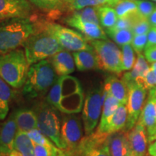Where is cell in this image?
Returning <instances> with one entry per match:
<instances>
[{
	"label": "cell",
	"mask_w": 156,
	"mask_h": 156,
	"mask_svg": "<svg viewBox=\"0 0 156 156\" xmlns=\"http://www.w3.org/2000/svg\"><path fill=\"white\" fill-rule=\"evenodd\" d=\"M148 22L151 24V27H156V7L154 9L153 12L148 17Z\"/></svg>",
	"instance_id": "7bdbcfd3"
},
{
	"label": "cell",
	"mask_w": 156,
	"mask_h": 156,
	"mask_svg": "<svg viewBox=\"0 0 156 156\" xmlns=\"http://www.w3.org/2000/svg\"><path fill=\"white\" fill-rule=\"evenodd\" d=\"M30 139L34 144L42 145H53L54 142L51 140L49 138L43 134L41 131L38 128L34 129L27 132Z\"/></svg>",
	"instance_id": "8d00e7d4"
},
{
	"label": "cell",
	"mask_w": 156,
	"mask_h": 156,
	"mask_svg": "<svg viewBox=\"0 0 156 156\" xmlns=\"http://www.w3.org/2000/svg\"><path fill=\"white\" fill-rule=\"evenodd\" d=\"M40 28L33 17H13L0 20V54L17 49Z\"/></svg>",
	"instance_id": "7a4b0ae2"
},
{
	"label": "cell",
	"mask_w": 156,
	"mask_h": 156,
	"mask_svg": "<svg viewBox=\"0 0 156 156\" xmlns=\"http://www.w3.org/2000/svg\"><path fill=\"white\" fill-rule=\"evenodd\" d=\"M126 156H131V155H130V153H129L127 154V155H126Z\"/></svg>",
	"instance_id": "bcb514c9"
},
{
	"label": "cell",
	"mask_w": 156,
	"mask_h": 156,
	"mask_svg": "<svg viewBox=\"0 0 156 156\" xmlns=\"http://www.w3.org/2000/svg\"><path fill=\"white\" fill-rule=\"evenodd\" d=\"M64 23L70 27L77 29L87 40H106L108 39L106 31L101 25L82 20L73 15H68L64 19Z\"/></svg>",
	"instance_id": "4fadbf2b"
},
{
	"label": "cell",
	"mask_w": 156,
	"mask_h": 156,
	"mask_svg": "<svg viewBox=\"0 0 156 156\" xmlns=\"http://www.w3.org/2000/svg\"><path fill=\"white\" fill-rule=\"evenodd\" d=\"M100 24L105 29L112 28L116 25L118 17L114 7L110 6H101L98 8Z\"/></svg>",
	"instance_id": "83f0119b"
},
{
	"label": "cell",
	"mask_w": 156,
	"mask_h": 156,
	"mask_svg": "<svg viewBox=\"0 0 156 156\" xmlns=\"http://www.w3.org/2000/svg\"><path fill=\"white\" fill-rule=\"evenodd\" d=\"M17 131L28 132L38 128V119L34 109L20 108L14 112Z\"/></svg>",
	"instance_id": "44dd1931"
},
{
	"label": "cell",
	"mask_w": 156,
	"mask_h": 156,
	"mask_svg": "<svg viewBox=\"0 0 156 156\" xmlns=\"http://www.w3.org/2000/svg\"><path fill=\"white\" fill-rule=\"evenodd\" d=\"M153 1H154V2H156V0H153Z\"/></svg>",
	"instance_id": "681fc988"
},
{
	"label": "cell",
	"mask_w": 156,
	"mask_h": 156,
	"mask_svg": "<svg viewBox=\"0 0 156 156\" xmlns=\"http://www.w3.org/2000/svg\"><path fill=\"white\" fill-rule=\"evenodd\" d=\"M120 0H112V7H114L116 5L118 2H119Z\"/></svg>",
	"instance_id": "ee69618b"
},
{
	"label": "cell",
	"mask_w": 156,
	"mask_h": 156,
	"mask_svg": "<svg viewBox=\"0 0 156 156\" xmlns=\"http://www.w3.org/2000/svg\"><path fill=\"white\" fill-rule=\"evenodd\" d=\"M136 3L139 15L147 19L156 7V5L147 0H136Z\"/></svg>",
	"instance_id": "74e56055"
},
{
	"label": "cell",
	"mask_w": 156,
	"mask_h": 156,
	"mask_svg": "<svg viewBox=\"0 0 156 156\" xmlns=\"http://www.w3.org/2000/svg\"><path fill=\"white\" fill-rule=\"evenodd\" d=\"M146 156H151V155H148V154H147V155H146Z\"/></svg>",
	"instance_id": "c3c4849f"
},
{
	"label": "cell",
	"mask_w": 156,
	"mask_h": 156,
	"mask_svg": "<svg viewBox=\"0 0 156 156\" xmlns=\"http://www.w3.org/2000/svg\"><path fill=\"white\" fill-rule=\"evenodd\" d=\"M149 70L150 66L145 56L142 55V54H137V58L134 67L129 71H126V73L122 75V79L127 87L134 83H140L142 85L144 77Z\"/></svg>",
	"instance_id": "d6986e66"
},
{
	"label": "cell",
	"mask_w": 156,
	"mask_h": 156,
	"mask_svg": "<svg viewBox=\"0 0 156 156\" xmlns=\"http://www.w3.org/2000/svg\"><path fill=\"white\" fill-rule=\"evenodd\" d=\"M151 28V25L148 22L147 18H144L142 16H140L139 13H136L134 15L133 23L131 30L133 33L134 36L136 35H142V34H147L149 32L150 29Z\"/></svg>",
	"instance_id": "d590c367"
},
{
	"label": "cell",
	"mask_w": 156,
	"mask_h": 156,
	"mask_svg": "<svg viewBox=\"0 0 156 156\" xmlns=\"http://www.w3.org/2000/svg\"><path fill=\"white\" fill-rule=\"evenodd\" d=\"M25 54L30 65L51 57L54 54L64 50L55 37L42 28L30 36L23 45Z\"/></svg>",
	"instance_id": "5b68a950"
},
{
	"label": "cell",
	"mask_w": 156,
	"mask_h": 156,
	"mask_svg": "<svg viewBox=\"0 0 156 156\" xmlns=\"http://www.w3.org/2000/svg\"><path fill=\"white\" fill-rule=\"evenodd\" d=\"M58 76L69 75L75 69V63L73 56L69 51L62 50L48 58Z\"/></svg>",
	"instance_id": "ac0fdd59"
},
{
	"label": "cell",
	"mask_w": 156,
	"mask_h": 156,
	"mask_svg": "<svg viewBox=\"0 0 156 156\" xmlns=\"http://www.w3.org/2000/svg\"><path fill=\"white\" fill-rule=\"evenodd\" d=\"M46 101L59 112L66 114H75L83 108L85 95L77 78L66 75L58 77L51 87Z\"/></svg>",
	"instance_id": "6da1fadb"
},
{
	"label": "cell",
	"mask_w": 156,
	"mask_h": 156,
	"mask_svg": "<svg viewBox=\"0 0 156 156\" xmlns=\"http://www.w3.org/2000/svg\"><path fill=\"white\" fill-rule=\"evenodd\" d=\"M33 8L28 0H0V20L13 17H28Z\"/></svg>",
	"instance_id": "9a60e30c"
},
{
	"label": "cell",
	"mask_w": 156,
	"mask_h": 156,
	"mask_svg": "<svg viewBox=\"0 0 156 156\" xmlns=\"http://www.w3.org/2000/svg\"><path fill=\"white\" fill-rule=\"evenodd\" d=\"M48 59H44L29 67L23 94L28 98L44 95L49 90L58 77Z\"/></svg>",
	"instance_id": "3957f363"
},
{
	"label": "cell",
	"mask_w": 156,
	"mask_h": 156,
	"mask_svg": "<svg viewBox=\"0 0 156 156\" xmlns=\"http://www.w3.org/2000/svg\"><path fill=\"white\" fill-rule=\"evenodd\" d=\"M68 0H30L38 9L46 12H54L64 9Z\"/></svg>",
	"instance_id": "1f68e13d"
},
{
	"label": "cell",
	"mask_w": 156,
	"mask_h": 156,
	"mask_svg": "<svg viewBox=\"0 0 156 156\" xmlns=\"http://www.w3.org/2000/svg\"><path fill=\"white\" fill-rule=\"evenodd\" d=\"M65 156H73V155H70L69 153H68L66 151V155H65Z\"/></svg>",
	"instance_id": "f6af8a7d"
},
{
	"label": "cell",
	"mask_w": 156,
	"mask_h": 156,
	"mask_svg": "<svg viewBox=\"0 0 156 156\" xmlns=\"http://www.w3.org/2000/svg\"><path fill=\"white\" fill-rule=\"evenodd\" d=\"M144 54L148 63L156 62V46L146 48L144 51Z\"/></svg>",
	"instance_id": "60d3db41"
},
{
	"label": "cell",
	"mask_w": 156,
	"mask_h": 156,
	"mask_svg": "<svg viewBox=\"0 0 156 156\" xmlns=\"http://www.w3.org/2000/svg\"><path fill=\"white\" fill-rule=\"evenodd\" d=\"M34 110L38 119L39 129L49 138L56 147L67 151V145L62 137L61 122L56 109L47 101H41L37 103Z\"/></svg>",
	"instance_id": "8992f818"
},
{
	"label": "cell",
	"mask_w": 156,
	"mask_h": 156,
	"mask_svg": "<svg viewBox=\"0 0 156 156\" xmlns=\"http://www.w3.org/2000/svg\"><path fill=\"white\" fill-rule=\"evenodd\" d=\"M137 122L146 129L148 143L151 144L155 141L156 140V106L154 95L150 91Z\"/></svg>",
	"instance_id": "5bb4252c"
},
{
	"label": "cell",
	"mask_w": 156,
	"mask_h": 156,
	"mask_svg": "<svg viewBox=\"0 0 156 156\" xmlns=\"http://www.w3.org/2000/svg\"><path fill=\"white\" fill-rule=\"evenodd\" d=\"M0 156H4V154H2V153H0Z\"/></svg>",
	"instance_id": "7dc6e473"
},
{
	"label": "cell",
	"mask_w": 156,
	"mask_h": 156,
	"mask_svg": "<svg viewBox=\"0 0 156 156\" xmlns=\"http://www.w3.org/2000/svg\"><path fill=\"white\" fill-rule=\"evenodd\" d=\"M104 90L116 98L122 104L126 105L128 101L129 89L122 79L115 75L108 76L103 85Z\"/></svg>",
	"instance_id": "ffe728a7"
},
{
	"label": "cell",
	"mask_w": 156,
	"mask_h": 156,
	"mask_svg": "<svg viewBox=\"0 0 156 156\" xmlns=\"http://www.w3.org/2000/svg\"><path fill=\"white\" fill-rule=\"evenodd\" d=\"M129 96L126 103L127 107V121L125 128L123 130L129 132L136 124L141 114L145 98L147 95V89L142 84L134 83L129 85Z\"/></svg>",
	"instance_id": "8fae6325"
},
{
	"label": "cell",
	"mask_w": 156,
	"mask_h": 156,
	"mask_svg": "<svg viewBox=\"0 0 156 156\" xmlns=\"http://www.w3.org/2000/svg\"><path fill=\"white\" fill-rule=\"evenodd\" d=\"M17 132V126L13 112L0 127V153L8 155L14 150V141Z\"/></svg>",
	"instance_id": "e0dca14e"
},
{
	"label": "cell",
	"mask_w": 156,
	"mask_h": 156,
	"mask_svg": "<svg viewBox=\"0 0 156 156\" xmlns=\"http://www.w3.org/2000/svg\"><path fill=\"white\" fill-rule=\"evenodd\" d=\"M156 46V27H151L149 32L147 33V41L146 48Z\"/></svg>",
	"instance_id": "ab89813d"
},
{
	"label": "cell",
	"mask_w": 156,
	"mask_h": 156,
	"mask_svg": "<svg viewBox=\"0 0 156 156\" xmlns=\"http://www.w3.org/2000/svg\"><path fill=\"white\" fill-rule=\"evenodd\" d=\"M14 96L10 85L0 77V120H4L9 112V105Z\"/></svg>",
	"instance_id": "484cf974"
},
{
	"label": "cell",
	"mask_w": 156,
	"mask_h": 156,
	"mask_svg": "<svg viewBox=\"0 0 156 156\" xmlns=\"http://www.w3.org/2000/svg\"><path fill=\"white\" fill-rule=\"evenodd\" d=\"M14 150L23 156H35L34 144L26 132L17 131L14 141Z\"/></svg>",
	"instance_id": "4316f807"
},
{
	"label": "cell",
	"mask_w": 156,
	"mask_h": 156,
	"mask_svg": "<svg viewBox=\"0 0 156 156\" xmlns=\"http://www.w3.org/2000/svg\"><path fill=\"white\" fill-rule=\"evenodd\" d=\"M29 65L25 51L21 48L0 54V77L13 88L24 85Z\"/></svg>",
	"instance_id": "277c9868"
},
{
	"label": "cell",
	"mask_w": 156,
	"mask_h": 156,
	"mask_svg": "<svg viewBox=\"0 0 156 156\" xmlns=\"http://www.w3.org/2000/svg\"><path fill=\"white\" fill-rule=\"evenodd\" d=\"M108 134L95 131L83 137L73 153V156H112L108 142Z\"/></svg>",
	"instance_id": "30bf717a"
},
{
	"label": "cell",
	"mask_w": 156,
	"mask_h": 156,
	"mask_svg": "<svg viewBox=\"0 0 156 156\" xmlns=\"http://www.w3.org/2000/svg\"><path fill=\"white\" fill-rule=\"evenodd\" d=\"M114 7L118 18L129 16L137 12L136 0H120Z\"/></svg>",
	"instance_id": "d6a6232c"
},
{
	"label": "cell",
	"mask_w": 156,
	"mask_h": 156,
	"mask_svg": "<svg viewBox=\"0 0 156 156\" xmlns=\"http://www.w3.org/2000/svg\"><path fill=\"white\" fill-rule=\"evenodd\" d=\"M147 153L148 155L151 156H156V140L149 144L147 147Z\"/></svg>",
	"instance_id": "b9f144b4"
},
{
	"label": "cell",
	"mask_w": 156,
	"mask_h": 156,
	"mask_svg": "<svg viewBox=\"0 0 156 156\" xmlns=\"http://www.w3.org/2000/svg\"><path fill=\"white\" fill-rule=\"evenodd\" d=\"M96 54L100 69L109 73L120 75L122 73V51L112 41L93 40L90 41Z\"/></svg>",
	"instance_id": "ba28073f"
},
{
	"label": "cell",
	"mask_w": 156,
	"mask_h": 156,
	"mask_svg": "<svg viewBox=\"0 0 156 156\" xmlns=\"http://www.w3.org/2000/svg\"><path fill=\"white\" fill-rule=\"evenodd\" d=\"M108 142L112 156H126L129 153L127 132L124 130L109 134Z\"/></svg>",
	"instance_id": "7402d4cb"
},
{
	"label": "cell",
	"mask_w": 156,
	"mask_h": 156,
	"mask_svg": "<svg viewBox=\"0 0 156 156\" xmlns=\"http://www.w3.org/2000/svg\"><path fill=\"white\" fill-rule=\"evenodd\" d=\"M131 156H146L147 150V136L146 129L139 122L127 132Z\"/></svg>",
	"instance_id": "2e32d148"
},
{
	"label": "cell",
	"mask_w": 156,
	"mask_h": 156,
	"mask_svg": "<svg viewBox=\"0 0 156 156\" xmlns=\"http://www.w3.org/2000/svg\"><path fill=\"white\" fill-rule=\"evenodd\" d=\"M42 28L55 37L64 50L78 51L93 48L90 41L79 31L51 22L41 23Z\"/></svg>",
	"instance_id": "52a82bcc"
},
{
	"label": "cell",
	"mask_w": 156,
	"mask_h": 156,
	"mask_svg": "<svg viewBox=\"0 0 156 156\" xmlns=\"http://www.w3.org/2000/svg\"><path fill=\"white\" fill-rule=\"evenodd\" d=\"M75 66L79 71L100 69L98 60L93 48L73 52Z\"/></svg>",
	"instance_id": "603a6c76"
},
{
	"label": "cell",
	"mask_w": 156,
	"mask_h": 156,
	"mask_svg": "<svg viewBox=\"0 0 156 156\" xmlns=\"http://www.w3.org/2000/svg\"><path fill=\"white\" fill-rule=\"evenodd\" d=\"M106 35L110 37L117 45L122 46L123 45L131 44L134 34L131 29H115L114 28L106 29Z\"/></svg>",
	"instance_id": "f546056e"
},
{
	"label": "cell",
	"mask_w": 156,
	"mask_h": 156,
	"mask_svg": "<svg viewBox=\"0 0 156 156\" xmlns=\"http://www.w3.org/2000/svg\"><path fill=\"white\" fill-rule=\"evenodd\" d=\"M61 134L67 152L73 153L83 139V128L80 119L75 114H66L61 122Z\"/></svg>",
	"instance_id": "7c38bea8"
},
{
	"label": "cell",
	"mask_w": 156,
	"mask_h": 156,
	"mask_svg": "<svg viewBox=\"0 0 156 156\" xmlns=\"http://www.w3.org/2000/svg\"><path fill=\"white\" fill-rule=\"evenodd\" d=\"M105 94H106V96H105L103 105L101 121L96 130L102 134H106V130L109 120L121 104V103L116 98L107 93L106 91H105Z\"/></svg>",
	"instance_id": "cb8c5ba5"
},
{
	"label": "cell",
	"mask_w": 156,
	"mask_h": 156,
	"mask_svg": "<svg viewBox=\"0 0 156 156\" xmlns=\"http://www.w3.org/2000/svg\"><path fill=\"white\" fill-rule=\"evenodd\" d=\"M105 96L104 88L101 85L90 90L85 96L82 117L86 135L94 132V129L98 124Z\"/></svg>",
	"instance_id": "9c48e42d"
},
{
	"label": "cell",
	"mask_w": 156,
	"mask_h": 156,
	"mask_svg": "<svg viewBox=\"0 0 156 156\" xmlns=\"http://www.w3.org/2000/svg\"><path fill=\"white\" fill-rule=\"evenodd\" d=\"M4 156H7V155H4Z\"/></svg>",
	"instance_id": "f907efd6"
},
{
	"label": "cell",
	"mask_w": 156,
	"mask_h": 156,
	"mask_svg": "<svg viewBox=\"0 0 156 156\" xmlns=\"http://www.w3.org/2000/svg\"><path fill=\"white\" fill-rule=\"evenodd\" d=\"M35 156H65L66 151L53 145L34 144Z\"/></svg>",
	"instance_id": "e575fe53"
},
{
	"label": "cell",
	"mask_w": 156,
	"mask_h": 156,
	"mask_svg": "<svg viewBox=\"0 0 156 156\" xmlns=\"http://www.w3.org/2000/svg\"><path fill=\"white\" fill-rule=\"evenodd\" d=\"M127 115L128 112L126 105L121 103L109 120L106 130V134L109 135L111 134L124 129L125 128L126 121H127Z\"/></svg>",
	"instance_id": "d4e9b609"
},
{
	"label": "cell",
	"mask_w": 156,
	"mask_h": 156,
	"mask_svg": "<svg viewBox=\"0 0 156 156\" xmlns=\"http://www.w3.org/2000/svg\"><path fill=\"white\" fill-rule=\"evenodd\" d=\"M147 41V34L134 36L131 45L136 54H142L145 51Z\"/></svg>",
	"instance_id": "f35d334b"
},
{
	"label": "cell",
	"mask_w": 156,
	"mask_h": 156,
	"mask_svg": "<svg viewBox=\"0 0 156 156\" xmlns=\"http://www.w3.org/2000/svg\"><path fill=\"white\" fill-rule=\"evenodd\" d=\"M112 7V0H68L64 9L75 11L87 7H101V6Z\"/></svg>",
	"instance_id": "f1b7e54d"
},
{
	"label": "cell",
	"mask_w": 156,
	"mask_h": 156,
	"mask_svg": "<svg viewBox=\"0 0 156 156\" xmlns=\"http://www.w3.org/2000/svg\"><path fill=\"white\" fill-rule=\"evenodd\" d=\"M122 61L123 71H129L134 67L136 58L131 44L122 46Z\"/></svg>",
	"instance_id": "836d02e7"
},
{
	"label": "cell",
	"mask_w": 156,
	"mask_h": 156,
	"mask_svg": "<svg viewBox=\"0 0 156 156\" xmlns=\"http://www.w3.org/2000/svg\"><path fill=\"white\" fill-rule=\"evenodd\" d=\"M98 7H87L78 10L73 11V13L70 15L82 20L101 25L98 13Z\"/></svg>",
	"instance_id": "4dcf8cb0"
}]
</instances>
